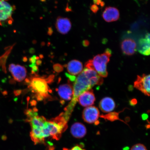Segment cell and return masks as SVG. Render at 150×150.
<instances>
[{"instance_id": "1", "label": "cell", "mask_w": 150, "mask_h": 150, "mask_svg": "<svg viewBox=\"0 0 150 150\" xmlns=\"http://www.w3.org/2000/svg\"><path fill=\"white\" fill-rule=\"evenodd\" d=\"M27 121L30 123V136L35 144H45L46 138L59 140L67 128V122L62 114L50 120L39 116L34 110H29L26 112Z\"/></svg>"}, {"instance_id": "2", "label": "cell", "mask_w": 150, "mask_h": 150, "mask_svg": "<svg viewBox=\"0 0 150 150\" xmlns=\"http://www.w3.org/2000/svg\"><path fill=\"white\" fill-rule=\"evenodd\" d=\"M73 86V94L72 100L62 113L65 120L68 121L79 97L84 92L89 91L93 86L101 85L103 83L102 77L93 69L85 67L75 80Z\"/></svg>"}, {"instance_id": "3", "label": "cell", "mask_w": 150, "mask_h": 150, "mask_svg": "<svg viewBox=\"0 0 150 150\" xmlns=\"http://www.w3.org/2000/svg\"><path fill=\"white\" fill-rule=\"evenodd\" d=\"M111 55V50L107 49L104 53L96 56L87 62L85 67L93 69L102 77L106 78L108 74L107 66Z\"/></svg>"}, {"instance_id": "4", "label": "cell", "mask_w": 150, "mask_h": 150, "mask_svg": "<svg viewBox=\"0 0 150 150\" xmlns=\"http://www.w3.org/2000/svg\"><path fill=\"white\" fill-rule=\"evenodd\" d=\"M30 87L40 99L47 97L48 95V87L46 81L43 79L34 78L31 81Z\"/></svg>"}, {"instance_id": "5", "label": "cell", "mask_w": 150, "mask_h": 150, "mask_svg": "<svg viewBox=\"0 0 150 150\" xmlns=\"http://www.w3.org/2000/svg\"><path fill=\"white\" fill-rule=\"evenodd\" d=\"M16 9L14 6L11 5L6 1H0V25L6 23L9 24L12 23L13 20L12 15Z\"/></svg>"}, {"instance_id": "6", "label": "cell", "mask_w": 150, "mask_h": 150, "mask_svg": "<svg viewBox=\"0 0 150 150\" xmlns=\"http://www.w3.org/2000/svg\"><path fill=\"white\" fill-rule=\"evenodd\" d=\"M134 87L139 90L144 95L150 96V74H143L142 76H138Z\"/></svg>"}, {"instance_id": "7", "label": "cell", "mask_w": 150, "mask_h": 150, "mask_svg": "<svg viewBox=\"0 0 150 150\" xmlns=\"http://www.w3.org/2000/svg\"><path fill=\"white\" fill-rule=\"evenodd\" d=\"M100 112L98 108L95 106L88 107L84 109L82 114L84 121L89 124L96 123L98 125Z\"/></svg>"}, {"instance_id": "8", "label": "cell", "mask_w": 150, "mask_h": 150, "mask_svg": "<svg viewBox=\"0 0 150 150\" xmlns=\"http://www.w3.org/2000/svg\"><path fill=\"white\" fill-rule=\"evenodd\" d=\"M8 69L14 80L17 81H22L27 76V70L23 66L12 64L9 65Z\"/></svg>"}, {"instance_id": "9", "label": "cell", "mask_w": 150, "mask_h": 150, "mask_svg": "<svg viewBox=\"0 0 150 150\" xmlns=\"http://www.w3.org/2000/svg\"><path fill=\"white\" fill-rule=\"evenodd\" d=\"M120 46L123 53L127 56L134 55L137 50V45L135 41L131 38L124 39L121 43Z\"/></svg>"}, {"instance_id": "10", "label": "cell", "mask_w": 150, "mask_h": 150, "mask_svg": "<svg viewBox=\"0 0 150 150\" xmlns=\"http://www.w3.org/2000/svg\"><path fill=\"white\" fill-rule=\"evenodd\" d=\"M137 50L142 55H150V33H146L144 37L139 39Z\"/></svg>"}, {"instance_id": "11", "label": "cell", "mask_w": 150, "mask_h": 150, "mask_svg": "<svg viewBox=\"0 0 150 150\" xmlns=\"http://www.w3.org/2000/svg\"><path fill=\"white\" fill-rule=\"evenodd\" d=\"M55 25L56 29L59 33L65 35L70 31L72 24L68 18L59 16L56 19Z\"/></svg>"}, {"instance_id": "12", "label": "cell", "mask_w": 150, "mask_h": 150, "mask_svg": "<svg viewBox=\"0 0 150 150\" xmlns=\"http://www.w3.org/2000/svg\"><path fill=\"white\" fill-rule=\"evenodd\" d=\"M102 17L105 21L111 22L117 21L120 18L119 10L115 7L108 6L105 8Z\"/></svg>"}, {"instance_id": "13", "label": "cell", "mask_w": 150, "mask_h": 150, "mask_svg": "<svg viewBox=\"0 0 150 150\" xmlns=\"http://www.w3.org/2000/svg\"><path fill=\"white\" fill-rule=\"evenodd\" d=\"M96 100L93 90L84 92L79 97V104L83 107H89L94 104Z\"/></svg>"}, {"instance_id": "14", "label": "cell", "mask_w": 150, "mask_h": 150, "mask_svg": "<svg viewBox=\"0 0 150 150\" xmlns=\"http://www.w3.org/2000/svg\"><path fill=\"white\" fill-rule=\"evenodd\" d=\"M58 93L59 96L63 100H70L73 96L72 87L70 84H62L58 88Z\"/></svg>"}, {"instance_id": "15", "label": "cell", "mask_w": 150, "mask_h": 150, "mask_svg": "<svg viewBox=\"0 0 150 150\" xmlns=\"http://www.w3.org/2000/svg\"><path fill=\"white\" fill-rule=\"evenodd\" d=\"M71 133L75 138H81L85 136L87 133V129L83 124L75 123L71 127Z\"/></svg>"}, {"instance_id": "16", "label": "cell", "mask_w": 150, "mask_h": 150, "mask_svg": "<svg viewBox=\"0 0 150 150\" xmlns=\"http://www.w3.org/2000/svg\"><path fill=\"white\" fill-rule=\"evenodd\" d=\"M116 104L113 99L110 97L103 98L99 104V107L102 111L104 112H109L114 110Z\"/></svg>"}, {"instance_id": "17", "label": "cell", "mask_w": 150, "mask_h": 150, "mask_svg": "<svg viewBox=\"0 0 150 150\" xmlns=\"http://www.w3.org/2000/svg\"><path fill=\"white\" fill-rule=\"evenodd\" d=\"M67 69L69 74L73 76H76L79 74L83 71V65L79 61L73 60L67 64Z\"/></svg>"}, {"instance_id": "18", "label": "cell", "mask_w": 150, "mask_h": 150, "mask_svg": "<svg viewBox=\"0 0 150 150\" xmlns=\"http://www.w3.org/2000/svg\"><path fill=\"white\" fill-rule=\"evenodd\" d=\"M122 112V111L119 112H111L108 114H106V115H101L100 116V117L103 118L105 120H108L110 121H114L118 120L122 121L123 122L125 123L124 121L120 119L119 118V114ZM125 123L126 124V123Z\"/></svg>"}, {"instance_id": "19", "label": "cell", "mask_w": 150, "mask_h": 150, "mask_svg": "<svg viewBox=\"0 0 150 150\" xmlns=\"http://www.w3.org/2000/svg\"><path fill=\"white\" fill-rule=\"evenodd\" d=\"M130 150H147L146 146L143 144H137L132 146Z\"/></svg>"}, {"instance_id": "20", "label": "cell", "mask_w": 150, "mask_h": 150, "mask_svg": "<svg viewBox=\"0 0 150 150\" xmlns=\"http://www.w3.org/2000/svg\"><path fill=\"white\" fill-rule=\"evenodd\" d=\"M63 150H86L84 149L83 146L81 145H78L74 146L70 149H67V148H64Z\"/></svg>"}, {"instance_id": "21", "label": "cell", "mask_w": 150, "mask_h": 150, "mask_svg": "<svg viewBox=\"0 0 150 150\" xmlns=\"http://www.w3.org/2000/svg\"><path fill=\"white\" fill-rule=\"evenodd\" d=\"M91 10L92 12L94 13H96L98 12L99 8L96 5L93 4L92 5L91 7Z\"/></svg>"}, {"instance_id": "22", "label": "cell", "mask_w": 150, "mask_h": 150, "mask_svg": "<svg viewBox=\"0 0 150 150\" xmlns=\"http://www.w3.org/2000/svg\"><path fill=\"white\" fill-rule=\"evenodd\" d=\"M93 2L94 4L96 5H100L101 6L103 7L104 5V3L102 0H93Z\"/></svg>"}, {"instance_id": "23", "label": "cell", "mask_w": 150, "mask_h": 150, "mask_svg": "<svg viewBox=\"0 0 150 150\" xmlns=\"http://www.w3.org/2000/svg\"><path fill=\"white\" fill-rule=\"evenodd\" d=\"M82 45L84 47H87L89 45V42L87 40H84L82 41Z\"/></svg>"}, {"instance_id": "24", "label": "cell", "mask_w": 150, "mask_h": 150, "mask_svg": "<svg viewBox=\"0 0 150 150\" xmlns=\"http://www.w3.org/2000/svg\"><path fill=\"white\" fill-rule=\"evenodd\" d=\"M52 33H53V30H52V28L51 27L48 28L47 32L48 35H51Z\"/></svg>"}, {"instance_id": "25", "label": "cell", "mask_w": 150, "mask_h": 150, "mask_svg": "<svg viewBox=\"0 0 150 150\" xmlns=\"http://www.w3.org/2000/svg\"><path fill=\"white\" fill-rule=\"evenodd\" d=\"M130 103L131 105H134L136 104L137 100L136 99H132V100H131V102H130Z\"/></svg>"}, {"instance_id": "26", "label": "cell", "mask_w": 150, "mask_h": 150, "mask_svg": "<svg viewBox=\"0 0 150 150\" xmlns=\"http://www.w3.org/2000/svg\"><path fill=\"white\" fill-rule=\"evenodd\" d=\"M1 1V0H0ZM4 1H7V0H4Z\"/></svg>"}]
</instances>
